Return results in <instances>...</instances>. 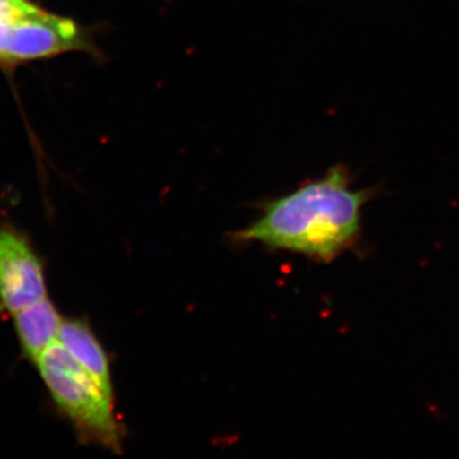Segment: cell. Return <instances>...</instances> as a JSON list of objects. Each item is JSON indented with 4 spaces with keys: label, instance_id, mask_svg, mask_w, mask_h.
I'll use <instances>...</instances> for the list:
<instances>
[{
    "label": "cell",
    "instance_id": "obj_2",
    "mask_svg": "<svg viewBox=\"0 0 459 459\" xmlns=\"http://www.w3.org/2000/svg\"><path fill=\"white\" fill-rule=\"evenodd\" d=\"M51 401L74 427L83 444L122 453L124 427L114 409V398L69 355L59 341L35 362Z\"/></svg>",
    "mask_w": 459,
    "mask_h": 459
},
{
    "label": "cell",
    "instance_id": "obj_6",
    "mask_svg": "<svg viewBox=\"0 0 459 459\" xmlns=\"http://www.w3.org/2000/svg\"><path fill=\"white\" fill-rule=\"evenodd\" d=\"M12 318L23 356L35 364L45 350L56 342L62 316L56 305L45 298L14 313Z\"/></svg>",
    "mask_w": 459,
    "mask_h": 459
},
{
    "label": "cell",
    "instance_id": "obj_4",
    "mask_svg": "<svg viewBox=\"0 0 459 459\" xmlns=\"http://www.w3.org/2000/svg\"><path fill=\"white\" fill-rule=\"evenodd\" d=\"M48 298L44 264L16 226L0 223V309L13 316Z\"/></svg>",
    "mask_w": 459,
    "mask_h": 459
},
{
    "label": "cell",
    "instance_id": "obj_1",
    "mask_svg": "<svg viewBox=\"0 0 459 459\" xmlns=\"http://www.w3.org/2000/svg\"><path fill=\"white\" fill-rule=\"evenodd\" d=\"M374 195L373 189H351L349 169L334 165L320 179L263 204L262 216L235 238L332 262L355 246L360 237L362 207Z\"/></svg>",
    "mask_w": 459,
    "mask_h": 459
},
{
    "label": "cell",
    "instance_id": "obj_3",
    "mask_svg": "<svg viewBox=\"0 0 459 459\" xmlns=\"http://www.w3.org/2000/svg\"><path fill=\"white\" fill-rule=\"evenodd\" d=\"M69 51H86L93 56L101 54L91 40L90 33L75 21L39 8L29 16L9 23L3 63L14 65Z\"/></svg>",
    "mask_w": 459,
    "mask_h": 459
},
{
    "label": "cell",
    "instance_id": "obj_5",
    "mask_svg": "<svg viewBox=\"0 0 459 459\" xmlns=\"http://www.w3.org/2000/svg\"><path fill=\"white\" fill-rule=\"evenodd\" d=\"M57 341L108 395L114 398L113 379L107 352L83 319H63Z\"/></svg>",
    "mask_w": 459,
    "mask_h": 459
}]
</instances>
